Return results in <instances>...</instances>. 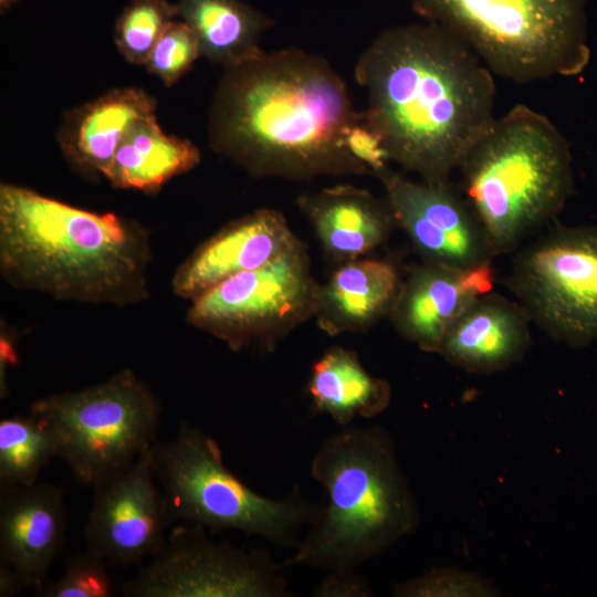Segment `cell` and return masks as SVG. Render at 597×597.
Here are the masks:
<instances>
[{"mask_svg":"<svg viewBox=\"0 0 597 597\" xmlns=\"http://www.w3.org/2000/svg\"><path fill=\"white\" fill-rule=\"evenodd\" d=\"M354 74L368 93L365 114L389 159L427 184H448L496 119L492 71L429 22L381 32Z\"/></svg>","mask_w":597,"mask_h":597,"instance_id":"1","label":"cell"},{"mask_svg":"<svg viewBox=\"0 0 597 597\" xmlns=\"http://www.w3.org/2000/svg\"><path fill=\"white\" fill-rule=\"evenodd\" d=\"M357 112L323 57L260 51L224 66L209 115L212 148L250 174L310 179L368 169L345 148Z\"/></svg>","mask_w":597,"mask_h":597,"instance_id":"2","label":"cell"},{"mask_svg":"<svg viewBox=\"0 0 597 597\" xmlns=\"http://www.w3.org/2000/svg\"><path fill=\"white\" fill-rule=\"evenodd\" d=\"M149 235L114 213L0 187V273L20 291L126 306L149 297Z\"/></svg>","mask_w":597,"mask_h":597,"instance_id":"3","label":"cell"},{"mask_svg":"<svg viewBox=\"0 0 597 597\" xmlns=\"http://www.w3.org/2000/svg\"><path fill=\"white\" fill-rule=\"evenodd\" d=\"M310 471L327 502L284 567L358 569L416 531V498L384 427H342L318 446Z\"/></svg>","mask_w":597,"mask_h":597,"instance_id":"4","label":"cell"},{"mask_svg":"<svg viewBox=\"0 0 597 597\" xmlns=\"http://www.w3.org/2000/svg\"><path fill=\"white\" fill-rule=\"evenodd\" d=\"M459 170L493 255L515 250L552 221L573 186L567 142L545 115L522 104L495 119Z\"/></svg>","mask_w":597,"mask_h":597,"instance_id":"5","label":"cell"},{"mask_svg":"<svg viewBox=\"0 0 597 597\" xmlns=\"http://www.w3.org/2000/svg\"><path fill=\"white\" fill-rule=\"evenodd\" d=\"M153 465L171 522L218 532L235 530L295 549L302 531L323 509L298 486L282 499L256 493L224 465L213 437L187 422L171 439L156 442Z\"/></svg>","mask_w":597,"mask_h":597,"instance_id":"6","label":"cell"},{"mask_svg":"<svg viewBox=\"0 0 597 597\" xmlns=\"http://www.w3.org/2000/svg\"><path fill=\"white\" fill-rule=\"evenodd\" d=\"M427 22L517 83L575 75L587 63L582 0H411Z\"/></svg>","mask_w":597,"mask_h":597,"instance_id":"7","label":"cell"},{"mask_svg":"<svg viewBox=\"0 0 597 597\" xmlns=\"http://www.w3.org/2000/svg\"><path fill=\"white\" fill-rule=\"evenodd\" d=\"M30 413L53 434L57 458L94 486L130 465L157 442L160 405L130 369L78 390L35 400Z\"/></svg>","mask_w":597,"mask_h":597,"instance_id":"8","label":"cell"},{"mask_svg":"<svg viewBox=\"0 0 597 597\" xmlns=\"http://www.w3.org/2000/svg\"><path fill=\"white\" fill-rule=\"evenodd\" d=\"M320 287L303 245L254 270L235 274L197 298L190 325L238 350L253 342L273 343L316 313Z\"/></svg>","mask_w":597,"mask_h":597,"instance_id":"9","label":"cell"},{"mask_svg":"<svg viewBox=\"0 0 597 597\" xmlns=\"http://www.w3.org/2000/svg\"><path fill=\"white\" fill-rule=\"evenodd\" d=\"M510 285L530 320L572 345L597 339V228H558L520 251Z\"/></svg>","mask_w":597,"mask_h":597,"instance_id":"10","label":"cell"},{"mask_svg":"<svg viewBox=\"0 0 597 597\" xmlns=\"http://www.w3.org/2000/svg\"><path fill=\"white\" fill-rule=\"evenodd\" d=\"M269 553L213 542L205 528L182 524L122 586L125 597H283L287 582Z\"/></svg>","mask_w":597,"mask_h":597,"instance_id":"11","label":"cell"},{"mask_svg":"<svg viewBox=\"0 0 597 597\" xmlns=\"http://www.w3.org/2000/svg\"><path fill=\"white\" fill-rule=\"evenodd\" d=\"M153 448L93 486L94 500L83 535L86 551L108 565L140 564L167 538L171 519L155 476Z\"/></svg>","mask_w":597,"mask_h":597,"instance_id":"12","label":"cell"},{"mask_svg":"<svg viewBox=\"0 0 597 597\" xmlns=\"http://www.w3.org/2000/svg\"><path fill=\"white\" fill-rule=\"evenodd\" d=\"M378 177L394 220L427 262L459 268L491 262L493 253L479 221L449 182H416L389 168Z\"/></svg>","mask_w":597,"mask_h":597,"instance_id":"13","label":"cell"},{"mask_svg":"<svg viewBox=\"0 0 597 597\" xmlns=\"http://www.w3.org/2000/svg\"><path fill=\"white\" fill-rule=\"evenodd\" d=\"M298 244L280 212L259 209L224 227L181 263L171 280L172 292L192 301L222 281L263 266Z\"/></svg>","mask_w":597,"mask_h":597,"instance_id":"14","label":"cell"},{"mask_svg":"<svg viewBox=\"0 0 597 597\" xmlns=\"http://www.w3.org/2000/svg\"><path fill=\"white\" fill-rule=\"evenodd\" d=\"M0 564L35 590L60 554L67 526L63 491L49 483L0 486Z\"/></svg>","mask_w":597,"mask_h":597,"instance_id":"15","label":"cell"},{"mask_svg":"<svg viewBox=\"0 0 597 597\" xmlns=\"http://www.w3.org/2000/svg\"><path fill=\"white\" fill-rule=\"evenodd\" d=\"M493 283L491 262L472 268L427 262L401 285L391 311L395 325L421 349L438 353L449 328Z\"/></svg>","mask_w":597,"mask_h":597,"instance_id":"16","label":"cell"},{"mask_svg":"<svg viewBox=\"0 0 597 597\" xmlns=\"http://www.w3.org/2000/svg\"><path fill=\"white\" fill-rule=\"evenodd\" d=\"M528 321L521 305L490 291L479 296L453 323L438 354L471 373L503 370L527 352Z\"/></svg>","mask_w":597,"mask_h":597,"instance_id":"17","label":"cell"},{"mask_svg":"<svg viewBox=\"0 0 597 597\" xmlns=\"http://www.w3.org/2000/svg\"><path fill=\"white\" fill-rule=\"evenodd\" d=\"M151 115H155V102L144 91H112L76 109L66 119L61 146L76 168L104 176L130 128Z\"/></svg>","mask_w":597,"mask_h":597,"instance_id":"18","label":"cell"},{"mask_svg":"<svg viewBox=\"0 0 597 597\" xmlns=\"http://www.w3.org/2000/svg\"><path fill=\"white\" fill-rule=\"evenodd\" d=\"M325 250L334 258L356 260L387 237L391 210L369 192L352 187L326 188L300 199Z\"/></svg>","mask_w":597,"mask_h":597,"instance_id":"19","label":"cell"},{"mask_svg":"<svg viewBox=\"0 0 597 597\" xmlns=\"http://www.w3.org/2000/svg\"><path fill=\"white\" fill-rule=\"evenodd\" d=\"M401 284L396 268L383 260H353L320 289L315 315L331 335L357 331L392 311Z\"/></svg>","mask_w":597,"mask_h":597,"instance_id":"20","label":"cell"},{"mask_svg":"<svg viewBox=\"0 0 597 597\" xmlns=\"http://www.w3.org/2000/svg\"><path fill=\"white\" fill-rule=\"evenodd\" d=\"M307 392L313 410L341 427L377 417L391 397L389 384L370 375L354 353L342 347L331 348L313 364Z\"/></svg>","mask_w":597,"mask_h":597,"instance_id":"21","label":"cell"},{"mask_svg":"<svg viewBox=\"0 0 597 597\" xmlns=\"http://www.w3.org/2000/svg\"><path fill=\"white\" fill-rule=\"evenodd\" d=\"M199 161L191 142L165 134L151 115L130 128L104 177L116 188L154 191Z\"/></svg>","mask_w":597,"mask_h":597,"instance_id":"22","label":"cell"},{"mask_svg":"<svg viewBox=\"0 0 597 597\" xmlns=\"http://www.w3.org/2000/svg\"><path fill=\"white\" fill-rule=\"evenodd\" d=\"M177 13L196 34L201 55L228 66L261 51L269 18L239 0H180Z\"/></svg>","mask_w":597,"mask_h":597,"instance_id":"23","label":"cell"},{"mask_svg":"<svg viewBox=\"0 0 597 597\" xmlns=\"http://www.w3.org/2000/svg\"><path fill=\"white\" fill-rule=\"evenodd\" d=\"M53 458L56 442L41 419L30 413L0 421V486L35 484Z\"/></svg>","mask_w":597,"mask_h":597,"instance_id":"24","label":"cell"},{"mask_svg":"<svg viewBox=\"0 0 597 597\" xmlns=\"http://www.w3.org/2000/svg\"><path fill=\"white\" fill-rule=\"evenodd\" d=\"M177 15L176 4L166 0H134L116 23L115 41L122 55L134 64H146L154 45Z\"/></svg>","mask_w":597,"mask_h":597,"instance_id":"25","label":"cell"},{"mask_svg":"<svg viewBox=\"0 0 597 597\" xmlns=\"http://www.w3.org/2000/svg\"><path fill=\"white\" fill-rule=\"evenodd\" d=\"M493 584L471 572L458 568H431L422 575L396 585L397 597H493Z\"/></svg>","mask_w":597,"mask_h":597,"instance_id":"26","label":"cell"},{"mask_svg":"<svg viewBox=\"0 0 597 597\" xmlns=\"http://www.w3.org/2000/svg\"><path fill=\"white\" fill-rule=\"evenodd\" d=\"M108 564L86 551L71 556L61 577L36 589L43 597H109L114 583Z\"/></svg>","mask_w":597,"mask_h":597,"instance_id":"27","label":"cell"},{"mask_svg":"<svg viewBox=\"0 0 597 597\" xmlns=\"http://www.w3.org/2000/svg\"><path fill=\"white\" fill-rule=\"evenodd\" d=\"M201 55L193 31L181 20L170 22L154 45L146 66L166 85H172Z\"/></svg>","mask_w":597,"mask_h":597,"instance_id":"28","label":"cell"},{"mask_svg":"<svg viewBox=\"0 0 597 597\" xmlns=\"http://www.w3.org/2000/svg\"><path fill=\"white\" fill-rule=\"evenodd\" d=\"M347 151L369 172L379 176L390 161L383 136L367 118L365 112L357 113L347 125L343 136Z\"/></svg>","mask_w":597,"mask_h":597,"instance_id":"29","label":"cell"},{"mask_svg":"<svg viewBox=\"0 0 597 597\" xmlns=\"http://www.w3.org/2000/svg\"><path fill=\"white\" fill-rule=\"evenodd\" d=\"M315 597H369L373 589L367 578L358 569L325 572L323 578L313 589Z\"/></svg>","mask_w":597,"mask_h":597,"instance_id":"30","label":"cell"},{"mask_svg":"<svg viewBox=\"0 0 597 597\" xmlns=\"http://www.w3.org/2000/svg\"><path fill=\"white\" fill-rule=\"evenodd\" d=\"M24 587L19 576L8 566L0 564V596H15Z\"/></svg>","mask_w":597,"mask_h":597,"instance_id":"31","label":"cell"},{"mask_svg":"<svg viewBox=\"0 0 597 597\" xmlns=\"http://www.w3.org/2000/svg\"><path fill=\"white\" fill-rule=\"evenodd\" d=\"M18 0H0L1 9H8L10 6L15 3Z\"/></svg>","mask_w":597,"mask_h":597,"instance_id":"32","label":"cell"}]
</instances>
